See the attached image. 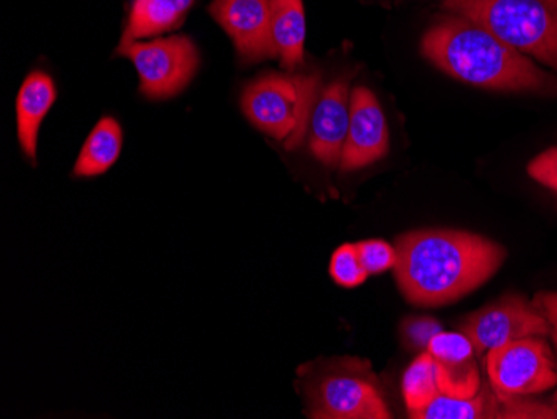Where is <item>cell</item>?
<instances>
[{"mask_svg":"<svg viewBox=\"0 0 557 419\" xmlns=\"http://www.w3.org/2000/svg\"><path fill=\"white\" fill-rule=\"evenodd\" d=\"M394 276L416 306H446L484 286L508 252L496 241L458 230H421L396 241Z\"/></svg>","mask_w":557,"mask_h":419,"instance_id":"1","label":"cell"},{"mask_svg":"<svg viewBox=\"0 0 557 419\" xmlns=\"http://www.w3.org/2000/svg\"><path fill=\"white\" fill-rule=\"evenodd\" d=\"M422 56L453 79L500 93L557 97V77L471 19L449 14L422 37Z\"/></svg>","mask_w":557,"mask_h":419,"instance_id":"2","label":"cell"},{"mask_svg":"<svg viewBox=\"0 0 557 419\" xmlns=\"http://www.w3.org/2000/svg\"><path fill=\"white\" fill-rule=\"evenodd\" d=\"M443 9L557 72V0H443Z\"/></svg>","mask_w":557,"mask_h":419,"instance_id":"3","label":"cell"},{"mask_svg":"<svg viewBox=\"0 0 557 419\" xmlns=\"http://www.w3.org/2000/svg\"><path fill=\"white\" fill-rule=\"evenodd\" d=\"M319 89V74H265L244 89L240 106L252 126L296 151L308 136Z\"/></svg>","mask_w":557,"mask_h":419,"instance_id":"4","label":"cell"},{"mask_svg":"<svg viewBox=\"0 0 557 419\" xmlns=\"http://www.w3.org/2000/svg\"><path fill=\"white\" fill-rule=\"evenodd\" d=\"M304 394L309 418L389 419L386 399L368 362L337 359L306 374Z\"/></svg>","mask_w":557,"mask_h":419,"instance_id":"5","label":"cell"},{"mask_svg":"<svg viewBox=\"0 0 557 419\" xmlns=\"http://www.w3.org/2000/svg\"><path fill=\"white\" fill-rule=\"evenodd\" d=\"M497 398H528L557 386V362L544 336H529L486 353Z\"/></svg>","mask_w":557,"mask_h":419,"instance_id":"6","label":"cell"},{"mask_svg":"<svg viewBox=\"0 0 557 419\" xmlns=\"http://www.w3.org/2000/svg\"><path fill=\"white\" fill-rule=\"evenodd\" d=\"M117 52L136 65L140 93L158 101L183 93L199 67V52L193 40L186 36L168 37L152 42L121 40Z\"/></svg>","mask_w":557,"mask_h":419,"instance_id":"7","label":"cell"},{"mask_svg":"<svg viewBox=\"0 0 557 419\" xmlns=\"http://www.w3.org/2000/svg\"><path fill=\"white\" fill-rule=\"evenodd\" d=\"M549 321L522 294H506L497 301L472 312L461 324V333L471 340L475 355L529 336H549Z\"/></svg>","mask_w":557,"mask_h":419,"instance_id":"8","label":"cell"},{"mask_svg":"<svg viewBox=\"0 0 557 419\" xmlns=\"http://www.w3.org/2000/svg\"><path fill=\"white\" fill-rule=\"evenodd\" d=\"M209 12L230 34L244 61L278 58L272 37L271 0H214Z\"/></svg>","mask_w":557,"mask_h":419,"instance_id":"9","label":"cell"},{"mask_svg":"<svg viewBox=\"0 0 557 419\" xmlns=\"http://www.w3.org/2000/svg\"><path fill=\"white\" fill-rule=\"evenodd\" d=\"M389 151V130L386 115L368 87L350 93L349 131L344 144L343 171H358L374 164Z\"/></svg>","mask_w":557,"mask_h":419,"instance_id":"10","label":"cell"},{"mask_svg":"<svg viewBox=\"0 0 557 419\" xmlns=\"http://www.w3.org/2000/svg\"><path fill=\"white\" fill-rule=\"evenodd\" d=\"M349 106L347 79L334 81L319 94L309 126V147L325 168L336 169L341 165L349 131Z\"/></svg>","mask_w":557,"mask_h":419,"instance_id":"11","label":"cell"},{"mask_svg":"<svg viewBox=\"0 0 557 419\" xmlns=\"http://www.w3.org/2000/svg\"><path fill=\"white\" fill-rule=\"evenodd\" d=\"M436 368L441 394L454 398H472L481 391V377L475 365V349L465 333H440L428 344Z\"/></svg>","mask_w":557,"mask_h":419,"instance_id":"12","label":"cell"},{"mask_svg":"<svg viewBox=\"0 0 557 419\" xmlns=\"http://www.w3.org/2000/svg\"><path fill=\"white\" fill-rule=\"evenodd\" d=\"M58 89L46 72L34 71L25 77L17 94V136L22 151L36 161L40 124L54 106Z\"/></svg>","mask_w":557,"mask_h":419,"instance_id":"13","label":"cell"},{"mask_svg":"<svg viewBox=\"0 0 557 419\" xmlns=\"http://www.w3.org/2000/svg\"><path fill=\"white\" fill-rule=\"evenodd\" d=\"M271 19L281 67L294 72L304 64L306 14L302 0H271Z\"/></svg>","mask_w":557,"mask_h":419,"instance_id":"14","label":"cell"},{"mask_svg":"<svg viewBox=\"0 0 557 419\" xmlns=\"http://www.w3.org/2000/svg\"><path fill=\"white\" fill-rule=\"evenodd\" d=\"M194 0H136L122 40L133 42L180 29Z\"/></svg>","mask_w":557,"mask_h":419,"instance_id":"15","label":"cell"},{"mask_svg":"<svg viewBox=\"0 0 557 419\" xmlns=\"http://www.w3.org/2000/svg\"><path fill=\"white\" fill-rule=\"evenodd\" d=\"M409 416L412 419L509 418V402L486 390L479 391L472 398H454L440 393L424 409Z\"/></svg>","mask_w":557,"mask_h":419,"instance_id":"16","label":"cell"},{"mask_svg":"<svg viewBox=\"0 0 557 419\" xmlns=\"http://www.w3.org/2000/svg\"><path fill=\"white\" fill-rule=\"evenodd\" d=\"M121 149L122 130L119 122L112 118L100 119L75 162V176L96 177L104 174L117 161Z\"/></svg>","mask_w":557,"mask_h":419,"instance_id":"17","label":"cell"},{"mask_svg":"<svg viewBox=\"0 0 557 419\" xmlns=\"http://www.w3.org/2000/svg\"><path fill=\"white\" fill-rule=\"evenodd\" d=\"M440 394L436 368L431 353L419 355L403 378V396L409 415L424 409Z\"/></svg>","mask_w":557,"mask_h":419,"instance_id":"18","label":"cell"},{"mask_svg":"<svg viewBox=\"0 0 557 419\" xmlns=\"http://www.w3.org/2000/svg\"><path fill=\"white\" fill-rule=\"evenodd\" d=\"M329 273L339 286L358 287L368 280L369 273L359 258L358 244H343L334 251Z\"/></svg>","mask_w":557,"mask_h":419,"instance_id":"19","label":"cell"},{"mask_svg":"<svg viewBox=\"0 0 557 419\" xmlns=\"http://www.w3.org/2000/svg\"><path fill=\"white\" fill-rule=\"evenodd\" d=\"M359 258L369 274H381L394 269L397 262L396 246L383 239H368L358 243Z\"/></svg>","mask_w":557,"mask_h":419,"instance_id":"20","label":"cell"},{"mask_svg":"<svg viewBox=\"0 0 557 419\" xmlns=\"http://www.w3.org/2000/svg\"><path fill=\"white\" fill-rule=\"evenodd\" d=\"M528 174L531 180L557 194V147H550L529 162Z\"/></svg>","mask_w":557,"mask_h":419,"instance_id":"21","label":"cell"},{"mask_svg":"<svg viewBox=\"0 0 557 419\" xmlns=\"http://www.w3.org/2000/svg\"><path fill=\"white\" fill-rule=\"evenodd\" d=\"M440 331V324L434 319H414L408 324L409 340L421 348H428L429 341L433 340Z\"/></svg>","mask_w":557,"mask_h":419,"instance_id":"22","label":"cell"},{"mask_svg":"<svg viewBox=\"0 0 557 419\" xmlns=\"http://www.w3.org/2000/svg\"><path fill=\"white\" fill-rule=\"evenodd\" d=\"M533 303L557 333V291H541L534 296Z\"/></svg>","mask_w":557,"mask_h":419,"instance_id":"23","label":"cell"}]
</instances>
